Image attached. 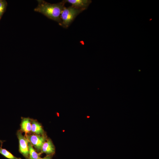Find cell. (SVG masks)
Listing matches in <instances>:
<instances>
[{
	"label": "cell",
	"mask_w": 159,
	"mask_h": 159,
	"mask_svg": "<svg viewBox=\"0 0 159 159\" xmlns=\"http://www.w3.org/2000/svg\"><path fill=\"white\" fill-rule=\"evenodd\" d=\"M17 135L19 140L20 153L26 158L29 159V150L28 143L29 142L25 136L22 134L20 130H18L17 132Z\"/></svg>",
	"instance_id": "obj_4"
},
{
	"label": "cell",
	"mask_w": 159,
	"mask_h": 159,
	"mask_svg": "<svg viewBox=\"0 0 159 159\" xmlns=\"http://www.w3.org/2000/svg\"><path fill=\"white\" fill-rule=\"evenodd\" d=\"M28 147L29 150V159H38L40 158V156L42 153L41 152H39V153H37L29 142L28 143Z\"/></svg>",
	"instance_id": "obj_9"
},
{
	"label": "cell",
	"mask_w": 159,
	"mask_h": 159,
	"mask_svg": "<svg viewBox=\"0 0 159 159\" xmlns=\"http://www.w3.org/2000/svg\"><path fill=\"white\" fill-rule=\"evenodd\" d=\"M0 142L1 143V146H2V144L4 142V141L2 140H0Z\"/></svg>",
	"instance_id": "obj_13"
},
{
	"label": "cell",
	"mask_w": 159,
	"mask_h": 159,
	"mask_svg": "<svg viewBox=\"0 0 159 159\" xmlns=\"http://www.w3.org/2000/svg\"><path fill=\"white\" fill-rule=\"evenodd\" d=\"M66 3H69L72 5V6L84 10L86 9L92 1L90 0H65Z\"/></svg>",
	"instance_id": "obj_5"
},
{
	"label": "cell",
	"mask_w": 159,
	"mask_h": 159,
	"mask_svg": "<svg viewBox=\"0 0 159 159\" xmlns=\"http://www.w3.org/2000/svg\"><path fill=\"white\" fill-rule=\"evenodd\" d=\"M32 119L29 117H22L20 124V130L25 133V135L29 134L31 132Z\"/></svg>",
	"instance_id": "obj_7"
},
{
	"label": "cell",
	"mask_w": 159,
	"mask_h": 159,
	"mask_svg": "<svg viewBox=\"0 0 159 159\" xmlns=\"http://www.w3.org/2000/svg\"><path fill=\"white\" fill-rule=\"evenodd\" d=\"M52 155H47L43 158H40L38 159H52Z\"/></svg>",
	"instance_id": "obj_12"
},
{
	"label": "cell",
	"mask_w": 159,
	"mask_h": 159,
	"mask_svg": "<svg viewBox=\"0 0 159 159\" xmlns=\"http://www.w3.org/2000/svg\"><path fill=\"white\" fill-rule=\"evenodd\" d=\"M31 132L37 135H43L44 132L42 125L36 120L32 119Z\"/></svg>",
	"instance_id": "obj_8"
},
{
	"label": "cell",
	"mask_w": 159,
	"mask_h": 159,
	"mask_svg": "<svg viewBox=\"0 0 159 159\" xmlns=\"http://www.w3.org/2000/svg\"><path fill=\"white\" fill-rule=\"evenodd\" d=\"M25 136L32 145L37 152H39L41 151L43 145L47 139L45 134L43 135L28 134Z\"/></svg>",
	"instance_id": "obj_3"
},
{
	"label": "cell",
	"mask_w": 159,
	"mask_h": 159,
	"mask_svg": "<svg viewBox=\"0 0 159 159\" xmlns=\"http://www.w3.org/2000/svg\"><path fill=\"white\" fill-rule=\"evenodd\" d=\"M7 5L6 1L0 0V17L1 18L5 11Z\"/></svg>",
	"instance_id": "obj_11"
},
{
	"label": "cell",
	"mask_w": 159,
	"mask_h": 159,
	"mask_svg": "<svg viewBox=\"0 0 159 159\" xmlns=\"http://www.w3.org/2000/svg\"><path fill=\"white\" fill-rule=\"evenodd\" d=\"M0 154L5 158L9 159H21L20 158L14 156L6 149L2 148L1 146L0 147Z\"/></svg>",
	"instance_id": "obj_10"
},
{
	"label": "cell",
	"mask_w": 159,
	"mask_h": 159,
	"mask_svg": "<svg viewBox=\"0 0 159 159\" xmlns=\"http://www.w3.org/2000/svg\"><path fill=\"white\" fill-rule=\"evenodd\" d=\"M37 1L38 4L34 11L57 22L60 25V15L66 3L65 0L57 4H51L43 0H37Z\"/></svg>",
	"instance_id": "obj_1"
},
{
	"label": "cell",
	"mask_w": 159,
	"mask_h": 159,
	"mask_svg": "<svg viewBox=\"0 0 159 159\" xmlns=\"http://www.w3.org/2000/svg\"><path fill=\"white\" fill-rule=\"evenodd\" d=\"M84 10L76 8L72 6L65 7L62 10L60 16V25L65 28H67L76 16Z\"/></svg>",
	"instance_id": "obj_2"
},
{
	"label": "cell",
	"mask_w": 159,
	"mask_h": 159,
	"mask_svg": "<svg viewBox=\"0 0 159 159\" xmlns=\"http://www.w3.org/2000/svg\"><path fill=\"white\" fill-rule=\"evenodd\" d=\"M1 18L0 17V20Z\"/></svg>",
	"instance_id": "obj_14"
},
{
	"label": "cell",
	"mask_w": 159,
	"mask_h": 159,
	"mask_svg": "<svg viewBox=\"0 0 159 159\" xmlns=\"http://www.w3.org/2000/svg\"><path fill=\"white\" fill-rule=\"evenodd\" d=\"M55 152V147L52 140L50 138H47L43 145L40 152L45 153L47 155H53Z\"/></svg>",
	"instance_id": "obj_6"
}]
</instances>
